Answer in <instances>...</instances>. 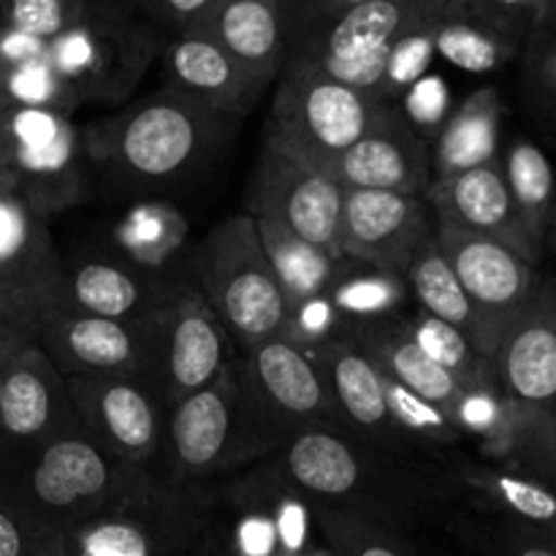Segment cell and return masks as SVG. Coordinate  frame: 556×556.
I'll return each mask as SVG.
<instances>
[{
    "instance_id": "cell-34",
    "label": "cell",
    "mask_w": 556,
    "mask_h": 556,
    "mask_svg": "<svg viewBox=\"0 0 556 556\" xmlns=\"http://www.w3.org/2000/svg\"><path fill=\"white\" fill-rule=\"evenodd\" d=\"M315 527L331 556H418L402 530L356 510L313 503Z\"/></svg>"
},
{
    "instance_id": "cell-26",
    "label": "cell",
    "mask_w": 556,
    "mask_h": 556,
    "mask_svg": "<svg viewBox=\"0 0 556 556\" xmlns=\"http://www.w3.org/2000/svg\"><path fill=\"white\" fill-rule=\"evenodd\" d=\"M206 33L261 87H269L286 71V0H217Z\"/></svg>"
},
{
    "instance_id": "cell-3",
    "label": "cell",
    "mask_w": 556,
    "mask_h": 556,
    "mask_svg": "<svg viewBox=\"0 0 556 556\" xmlns=\"http://www.w3.org/2000/svg\"><path fill=\"white\" fill-rule=\"evenodd\" d=\"M152 472L103 451L87 432L0 467V503L43 535H68L147 483Z\"/></svg>"
},
{
    "instance_id": "cell-53",
    "label": "cell",
    "mask_w": 556,
    "mask_h": 556,
    "mask_svg": "<svg viewBox=\"0 0 556 556\" xmlns=\"http://www.w3.org/2000/svg\"><path fill=\"white\" fill-rule=\"evenodd\" d=\"M546 244L556 253V201H554V212H552V223H548V237Z\"/></svg>"
},
{
    "instance_id": "cell-25",
    "label": "cell",
    "mask_w": 556,
    "mask_h": 556,
    "mask_svg": "<svg viewBox=\"0 0 556 556\" xmlns=\"http://www.w3.org/2000/svg\"><path fill=\"white\" fill-rule=\"evenodd\" d=\"M166 90L179 92L223 117H244L258 103L261 87L210 33L174 38L161 54Z\"/></svg>"
},
{
    "instance_id": "cell-48",
    "label": "cell",
    "mask_w": 556,
    "mask_h": 556,
    "mask_svg": "<svg viewBox=\"0 0 556 556\" xmlns=\"http://www.w3.org/2000/svg\"><path fill=\"white\" fill-rule=\"evenodd\" d=\"M41 538L43 532L33 530L0 503V556H33Z\"/></svg>"
},
{
    "instance_id": "cell-42",
    "label": "cell",
    "mask_w": 556,
    "mask_h": 556,
    "mask_svg": "<svg viewBox=\"0 0 556 556\" xmlns=\"http://www.w3.org/2000/svg\"><path fill=\"white\" fill-rule=\"evenodd\" d=\"M233 503L239 505L233 525V556H280L286 554L277 521L261 494L258 483L250 476L242 486L233 489Z\"/></svg>"
},
{
    "instance_id": "cell-45",
    "label": "cell",
    "mask_w": 556,
    "mask_h": 556,
    "mask_svg": "<svg viewBox=\"0 0 556 556\" xmlns=\"http://www.w3.org/2000/svg\"><path fill=\"white\" fill-rule=\"evenodd\" d=\"M345 334L348 324L337 313L329 293H324V296H315L291 309V320H288L286 334L282 337L291 340L296 348H302L304 353H315L318 348L329 345L331 340Z\"/></svg>"
},
{
    "instance_id": "cell-18",
    "label": "cell",
    "mask_w": 556,
    "mask_h": 556,
    "mask_svg": "<svg viewBox=\"0 0 556 556\" xmlns=\"http://www.w3.org/2000/svg\"><path fill=\"white\" fill-rule=\"evenodd\" d=\"M85 432L117 459L155 476L168 407L152 386L125 378H68Z\"/></svg>"
},
{
    "instance_id": "cell-38",
    "label": "cell",
    "mask_w": 556,
    "mask_h": 556,
    "mask_svg": "<svg viewBox=\"0 0 556 556\" xmlns=\"http://www.w3.org/2000/svg\"><path fill=\"white\" fill-rule=\"evenodd\" d=\"M0 85H3L5 101L20 109H43V112L71 117V112L81 103L79 92L54 71L49 54L33 63L0 71Z\"/></svg>"
},
{
    "instance_id": "cell-14",
    "label": "cell",
    "mask_w": 556,
    "mask_h": 556,
    "mask_svg": "<svg viewBox=\"0 0 556 556\" xmlns=\"http://www.w3.org/2000/svg\"><path fill=\"white\" fill-rule=\"evenodd\" d=\"M239 440L242 383L239 364H233L215 383L168 413L166 443L155 476L177 489H201L212 476L239 465Z\"/></svg>"
},
{
    "instance_id": "cell-21",
    "label": "cell",
    "mask_w": 556,
    "mask_h": 556,
    "mask_svg": "<svg viewBox=\"0 0 556 556\" xmlns=\"http://www.w3.org/2000/svg\"><path fill=\"white\" fill-rule=\"evenodd\" d=\"M309 356L324 375L348 432L389 454L413 451V443L391 416L386 375L353 337H337Z\"/></svg>"
},
{
    "instance_id": "cell-40",
    "label": "cell",
    "mask_w": 556,
    "mask_h": 556,
    "mask_svg": "<svg viewBox=\"0 0 556 556\" xmlns=\"http://www.w3.org/2000/svg\"><path fill=\"white\" fill-rule=\"evenodd\" d=\"M448 11L527 49L546 25L548 0H448Z\"/></svg>"
},
{
    "instance_id": "cell-19",
    "label": "cell",
    "mask_w": 556,
    "mask_h": 556,
    "mask_svg": "<svg viewBox=\"0 0 556 556\" xmlns=\"http://www.w3.org/2000/svg\"><path fill=\"white\" fill-rule=\"evenodd\" d=\"M434 233L438 220L427 195L345 190L340 253L348 264L405 275Z\"/></svg>"
},
{
    "instance_id": "cell-41",
    "label": "cell",
    "mask_w": 556,
    "mask_h": 556,
    "mask_svg": "<svg viewBox=\"0 0 556 556\" xmlns=\"http://www.w3.org/2000/svg\"><path fill=\"white\" fill-rule=\"evenodd\" d=\"M386 391H389L391 416H394L402 434L410 440L413 448H418V445H456L465 438L456 418L434 402L402 389L389 378H386Z\"/></svg>"
},
{
    "instance_id": "cell-33",
    "label": "cell",
    "mask_w": 556,
    "mask_h": 556,
    "mask_svg": "<svg viewBox=\"0 0 556 556\" xmlns=\"http://www.w3.org/2000/svg\"><path fill=\"white\" fill-rule=\"evenodd\" d=\"M503 174L521 223L546 248L548 223L556 201V174L546 152L530 139H514L503 155Z\"/></svg>"
},
{
    "instance_id": "cell-13",
    "label": "cell",
    "mask_w": 556,
    "mask_h": 556,
    "mask_svg": "<svg viewBox=\"0 0 556 556\" xmlns=\"http://www.w3.org/2000/svg\"><path fill=\"white\" fill-rule=\"evenodd\" d=\"M166 309L141 320L58 313L41 326L36 342L65 378H125L157 391Z\"/></svg>"
},
{
    "instance_id": "cell-27",
    "label": "cell",
    "mask_w": 556,
    "mask_h": 556,
    "mask_svg": "<svg viewBox=\"0 0 556 556\" xmlns=\"http://www.w3.org/2000/svg\"><path fill=\"white\" fill-rule=\"evenodd\" d=\"M348 337L364 348L369 358L378 364L380 372L394 380L402 389L434 402L454 416L459 396L465 394V383L448 369L434 364L427 353L418 348L410 334V320L380 318L356 324L348 329Z\"/></svg>"
},
{
    "instance_id": "cell-11",
    "label": "cell",
    "mask_w": 556,
    "mask_h": 556,
    "mask_svg": "<svg viewBox=\"0 0 556 556\" xmlns=\"http://www.w3.org/2000/svg\"><path fill=\"white\" fill-rule=\"evenodd\" d=\"M9 141V172L22 195L43 217L71 210L90 199L96 179L85 130L71 117L43 109L5 106L0 112Z\"/></svg>"
},
{
    "instance_id": "cell-28",
    "label": "cell",
    "mask_w": 556,
    "mask_h": 556,
    "mask_svg": "<svg viewBox=\"0 0 556 556\" xmlns=\"http://www.w3.org/2000/svg\"><path fill=\"white\" fill-rule=\"evenodd\" d=\"M500 130H503V98L494 87L470 92L445 119L443 130L429 144L432 152V182L459 177L472 168L497 163Z\"/></svg>"
},
{
    "instance_id": "cell-37",
    "label": "cell",
    "mask_w": 556,
    "mask_h": 556,
    "mask_svg": "<svg viewBox=\"0 0 556 556\" xmlns=\"http://www.w3.org/2000/svg\"><path fill=\"white\" fill-rule=\"evenodd\" d=\"M410 334L413 340L418 342V348H421L434 364L448 369V372L456 375L465 386L486 383V380L497 378L492 362H486V358L470 345V340H467L462 331L443 324V320L432 318V315L424 313V309H418L416 318L410 320Z\"/></svg>"
},
{
    "instance_id": "cell-23",
    "label": "cell",
    "mask_w": 556,
    "mask_h": 556,
    "mask_svg": "<svg viewBox=\"0 0 556 556\" xmlns=\"http://www.w3.org/2000/svg\"><path fill=\"white\" fill-rule=\"evenodd\" d=\"M185 282L114 258L63 261L60 313L112 320H141L172 307Z\"/></svg>"
},
{
    "instance_id": "cell-6",
    "label": "cell",
    "mask_w": 556,
    "mask_h": 556,
    "mask_svg": "<svg viewBox=\"0 0 556 556\" xmlns=\"http://www.w3.org/2000/svg\"><path fill=\"white\" fill-rule=\"evenodd\" d=\"M389 109V103L304 65H286L271 101L266 134L288 155L329 174Z\"/></svg>"
},
{
    "instance_id": "cell-16",
    "label": "cell",
    "mask_w": 556,
    "mask_h": 556,
    "mask_svg": "<svg viewBox=\"0 0 556 556\" xmlns=\"http://www.w3.org/2000/svg\"><path fill=\"white\" fill-rule=\"evenodd\" d=\"M85 432L68 378L38 342H27L5 378L0 410V467L16 465L54 440Z\"/></svg>"
},
{
    "instance_id": "cell-35",
    "label": "cell",
    "mask_w": 556,
    "mask_h": 556,
    "mask_svg": "<svg viewBox=\"0 0 556 556\" xmlns=\"http://www.w3.org/2000/svg\"><path fill=\"white\" fill-rule=\"evenodd\" d=\"M438 54L448 60L451 65L470 74H486V71H497L508 65L510 60L521 58L525 49L516 47L508 38L497 36V33L486 30V27L476 25V22L456 16L448 11V0H445L443 20L438 27Z\"/></svg>"
},
{
    "instance_id": "cell-22",
    "label": "cell",
    "mask_w": 556,
    "mask_h": 556,
    "mask_svg": "<svg viewBox=\"0 0 556 556\" xmlns=\"http://www.w3.org/2000/svg\"><path fill=\"white\" fill-rule=\"evenodd\" d=\"M345 190L427 195L432 185V152L402 109L389 106L378 123L331 166Z\"/></svg>"
},
{
    "instance_id": "cell-8",
    "label": "cell",
    "mask_w": 556,
    "mask_h": 556,
    "mask_svg": "<svg viewBox=\"0 0 556 556\" xmlns=\"http://www.w3.org/2000/svg\"><path fill=\"white\" fill-rule=\"evenodd\" d=\"M163 47L136 3H90L79 27L49 43V60L81 103H119Z\"/></svg>"
},
{
    "instance_id": "cell-10",
    "label": "cell",
    "mask_w": 556,
    "mask_h": 556,
    "mask_svg": "<svg viewBox=\"0 0 556 556\" xmlns=\"http://www.w3.org/2000/svg\"><path fill=\"white\" fill-rule=\"evenodd\" d=\"M63 258L49 237L47 217L22 195L14 174H0V324L36 342L60 313Z\"/></svg>"
},
{
    "instance_id": "cell-56",
    "label": "cell",
    "mask_w": 556,
    "mask_h": 556,
    "mask_svg": "<svg viewBox=\"0 0 556 556\" xmlns=\"http://www.w3.org/2000/svg\"><path fill=\"white\" fill-rule=\"evenodd\" d=\"M5 106H9V101H5V96H3V85H0V112H3Z\"/></svg>"
},
{
    "instance_id": "cell-49",
    "label": "cell",
    "mask_w": 556,
    "mask_h": 556,
    "mask_svg": "<svg viewBox=\"0 0 556 556\" xmlns=\"http://www.w3.org/2000/svg\"><path fill=\"white\" fill-rule=\"evenodd\" d=\"M47 54H49L47 41H38V38L25 36V33L0 25V71L33 63V60L47 58Z\"/></svg>"
},
{
    "instance_id": "cell-55",
    "label": "cell",
    "mask_w": 556,
    "mask_h": 556,
    "mask_svg": "<svg viewBox=\"0 0 556 556\" xmlns=\"http://www.w3.org/2000/svg\"><path fill=\"white\" fill-rule=\"evenodd\" d=\"M546 22L552 27H556V0H548V16H546Z\"/></svg>"
},
{
    "instance_id": "cell-15",
    "label": "cell",
    "mask_w": 556,
    "mask_h": 556,
    "mask_svg": "<svg viewBox=\"0 0 556 556\" xmlns=\"http://www.w3.org/2000/svg\"><path fill=\"white\" fill-rule=\"evenodd\" d=\"M342 206L345 188L331 174L304 166L275 139L264 136L250 179V215L275 223L293 237L345 261L340 253Z\"/></svg>"
},
{
    "instance_id": "cell-54",
    "label": "cell",
    "mask_w": 556,
    "mask_h": 556,
    "mask_svg": "<svg viewBox=\"0 0 556 556\" xmlns=\"http://www.w3.org/2000/svg\"><path fill=\"white\" fill-rule=\"evenodd\" d=\"M280 556H331L326 548H307V552H286Z\"/></svg>"
},
{
    "instance_id": "cell-32",
    "label": "cell",
    "mask_w": 556,
    "mask_h": 556,
    "mask_svg": "<svg viewBox=\"0 0 556 556\" xmlns=\"http://www.w3.org/2000/svg\"><path fill=\"white\" fill-rule=\"evenodd\" d=\"M462 481L505 521L556 538V489L543 478L497 467H465Z\"/></svg>"
},
{
    "instance_id": "cell-12",
    "label": "cell",
    "mask_w": 556,
    "mask_h": 556,
    "mask_svg": "<svg viewBox=\"0 0 556 556\" xmlns=\"http://www.w3.org/2000/svg\"><path fill=\"white\" fill-rule=\"evenodd\" d=\"M438 0H302L288 3V63L362 60L400 41Z\"/></svg>"
},
{
    "instance_id": "cell-51",
    "label": "cell",
    "mask_w": 556,
    "mask_h": 556,
    "mask_svg": "<svg viewBox=\"0 0 556 556\" xmlns=\"http://www.w3.org/2000/svg\"><path fill=\"white\" fill-rule=\"evenodd\" d=\"M33 556H68V552H65L63 538L60 535H43L41 541H38L36 554Z\"/></svg>"
},
{
    "instance_id": "cell-36",
    "label": "cell",
    "mask_w": 556,
    "mask_h": 556,
    "mask_svg": "<svg viewBox=\"0 0 556 556\" xmlns=\"http://www.w3.org/2000/svg\"><path fill=\"white\" fill-rule=\"evenodd\" d=\"M329 296L351 329V326L367 324V320L394 318L396 309L410 296V288H407L405 277L391 275V271L369 269L367 275L342 271Z\"/></svg>"
},
{
    "instance_id": "cell-20",
    "label": "cell",
    "mask_w": 556,
    "mask_h": 556,
    "mask_svg": "<svg viewBox=\"0 0 556 556\" xmlns=\"http://www.w3.org/2000/svg\"><path fill=\"white\" fill-rule=\"evenodd\" d=\"M237 345L226 326L217 320L206 299L193 286H185L163 318L161 362H157V394L168 413L215 383L237 364Z\"/></svg>"
},
{
    "instance_id": "cell-46",
    "label": "cell",
    "mask_w": 556,
    "mask_h": 556,
    "mask_svg": "<svg viewBox=\"0 0 556 556\" xmlns=\"http://www.w3.org/2000/svg\"><path fill=\"white\" fill-rule=\"evenodd\" d=\"M521 63V81L530 101L543 112H556V27L546 22L530 38Z\"/></svg>"
},
{
    "instance_id": "cell-43",
    "label": "cell",
    "mask_w": 556,
    "mask_h": 556,
    "mask_svg": "<svg viewBox=\"0 0 556 556\" xmlns=\"http://www.w3.org/2000/svg\"><path fill=\"white\" fill-rule=\"evenodd\" d=\"M90 0H11L0 9L3 27L20 30L38 41H58L87 20Z\"/></svg>"
},
{
    "instance_id": "cell-39",
    "label": "cell",
    "mask_w": 556,
    "mask_h": 556,
    "mask_svg": "<svg viewBox=\"0 0 556 556\" xmlns=\"http://www.w3.org/2000/svg\"><path fill=\"white\" fill-rule=\"evenodd\" d=\"M445 0H438L432 9V14L416 25L413 30H407L400 41L391 47L389 54V71H386L383 92H380V101L394 106L391 101L407 96V87H416L424 79L427 68L432 65L434 54H438V27L443 20Z\"/></svg>"
},
{
    "instance_id": "cell-4",
    "label": "cell",
    "mask_w": 556,
    "mask_h": 556,
    "mask_svg": "<svg viewBox=\"0 0 556 556\" xmlns=\"http://www.w3.org/2000/svg\"><path fill=\"white\" fill-rule=\"evenodd\" d=\"M195 288L242 351L286 334L291 302L250 212L226 217L193 253Z\"/></svg>"
},
{
    "instance_id": "cell-44",
    "label": "cell",
    "mask_w": 556,
    "mask_h": 556,
    "mask_svg": "<svg viewBox=\"0 0 556 556\" xmlns=\"http://www.w3.org/2000/svg\"><path fill=\"white\" fill-rule=\"evenodd\" d=\"M217 0H144L136 3L141 20L163 38V43L174 38L206 33Z\"/></svg>"
},
{
    "instance_id": "cell-7",
    "label": "cell",
    "mask_w": 556,
    "mask_h": 556,
    "mask_svg": "<svg viewBox=\"0 0 556 556\" xmlns=\"http://www.w3.org/2000/svg\"><path fill=\"white\" fill-rule=\"evenodd\" d=\"M527 429L525 476L556 478V280H543L492 358Z\"/></svg>"
},
{
    "instance_id": "cell-52",
    "label": "cell",
    "mask_w": 556,
    "mask_h": 556,
    "mask_svg": "<svg viewBox=\"0 0 556 556\" xmlns=\"http://www.w3.org/2000/svg\"><path fill=\"white\" fill-rule=\"evenodd\" d=\"M9 172V141H5L3 125H0V174Z\"/></svg>"
},
{
    "instance_id": "cell-31",
    "label": "cell",
    "mask_w": 556,
    "mask_h": 556,
    "mask_svg": "<svg viewBox=\"0 0 556 556\" xmlns=\"http://www.w3.org/2000/svg\"><path fill=\"white\" fill-rule=\"evenodd\" d=\"M255 223H258L261 242H264L266 255H269L275 277L280 280L282 291L291 302V309L309 302V299L324 296L334 288L348 261L334 258L331 253L293 237L291 231L275 226V223L261 220V217H255Z\"/></svg>"
},
{
    "instance_id": "cell-1",
    "label": "cell",
    "mask_w": 556,
    "mask_h": 556,
    "mask_svg": "<svg viewBox=\"0 0 556 556\" xmlns=\"http://www.w3.org/2000/svg\"><path fill=\"white\" fill-rule=\"evenodd\" d=\"M237 119L161 90L85 128L96 179L112 193L177 188L204 172Z\"/></svg>"
},
{
    "instance_id": "cell-2",
    "label": "cell",
    "mask_w": 556,
    "mask_h": 556,
    "mask_svg": "<svg viewBox=\"0 0 556 556\" xmlns=\"http://www.w3.org/2000/svg\"><path fill=\"white\" fill-rule=\"evenodd\" d=\"M269 470L309 503L356 510L394 530L416 525L443 500L432 476L348 429L318 427L296 434L271 456Z\"/></svg>"
},
{
    "instance_id": "cell-5",
    "label": "cell",
    "mask_w": 556,
    "mask_h": 556,
    "mask_svg": "<svg viewBox=\"0 0 556 556\" xmlns=\"http://www.w3.org/2000/svg\"><path fill=\"white\" fill-rule=\"evenodd\" d=\"M242 383V440L239 465L275 456L307 429L342 427L334 400L313 356L286 337L239 353Z\"/></svg>"
},
{
    "instance_id": "cell-9",
    "label": "cell",
    "mask_w": 556,
    "mask_h": 556,
    "mask_svg": "<svg viewBox=\"0 0 556 556\" xmlns=\"http://www.w3.org/2000/svg\"><path fill=\"white\" fill-rule=\"evenodd\" d=\"M206 525L201 489L152 476L106 514L63 535L71 556H185Z\"/></svg>"
},
{
    "instance_id": "cell-30",
    "label": "cell",
    "mask_w": 556,
    "mask_h": 556,
    "mask_svg": "<svg viewBox=\"0 0 556 556\" xmlns=\"http://www.w3.org/2000/svg\"><path fill=\"white\" fill-rule=\"evenodd\" d=\"M454 418L465 438L481 440L486 456L508 462V470H527L525 421L500 389L497 378L465 386V394L454 407Z\"/></svg>"
},
{
    "instance_id": "cell-29",
    "label": "cell",
    "mask_w": 556,
    "mask_h": 556,
    "mask_svg": "<svg viewBox=\"0 0 556 556\" xmlns=\"http://www.w3.org/2000/svg\"><path fill=\"white\" fill-rule=\"evenodd\" d=\"M402 277L410 288V296L418 302V309L462 331L470 340V345L489 362L481 320H478L459 277L451 269L448 258H445L443 248L438 242V233L424 242V248L418 250L416 258L410 261Z\"/></svg>"
},
{
    "instance_id": "cell-17",
    "label": "cell",
    "mask_w": 556,
    "mask_h": 556,
    "mask_svg": "<svg viewBox=\"0 0 556 556\" xmlns=\"http://www.w3.org/2000/svg\"><path fill=\"white\" fill-rule=\"evenodd\" d=\"M438 242L481 320L492 362L503 337L525 313L543 280H538L535 266L494 239L438 223Z\"/></svg>"
},
{
    "instance_id": "cell-50",
    "label": "cell",
    "mask_w": 556,
    "mask_h": 556,
    "mask_svg": "<svg viewBox=\"0 0 556 556\" xmlns=\"http://www.w3.org/2000/svg\"><path fill=\"white\" fill-rule=\"evenodd\" d=\"M27 342L33 340H27L25 334L14 331L11 326L0 324V410H3V391H5V378H9V369Z\"/></svg>"
},
{
    "instance_id": "cell-47",
    "label": "cell",
    "mask_w": 556,
    "mask_h": 556,
    "mask_svg": "<svg viewBox=\"0 0 556 556\" xmlns=\"http://www.w3.org/2000/svg\"><path fill=\"white\" fill-rule=\"evenodd\" d=\"M478 546L489 556H556V538L514 521L478 538Z\"/></svg>"
},
{
    "instance_id": "cell-24",
    "label": "cell",
    "mask_w": 556,
    "mask_h": 556,
    "mask_svg": "<svg viewBox=\"0 0 556 556\" xmlns=\"http://www.w3.org/2000/svg\"><path fill=\"white\" fill-rule=\"evenodd\" d=\"M500 161L472 168L459 177L434 179L429 185L427 199L440 226L494 239V242L519 253L527 264L535 266L541 261L543 248L521 223Z\"/></svg>"
}]
</instances>
